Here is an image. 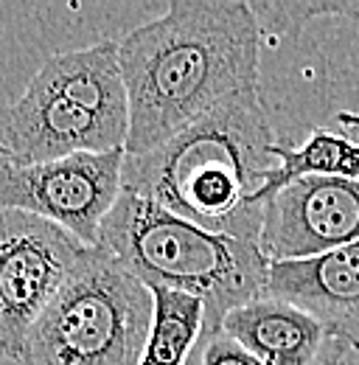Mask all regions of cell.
I'll list each match as a JSON object with an SVG mask.
<instances>
[{
    "mask_svg": "<svg viewBox=\"0 0 359 365\" xmlns=\"http://www.w3.org/2000/svg\"><path fill=\"white\" fill-rule=\"evenodd\" d=\"M261 29L244 0H172L121 43L127 155H146L219 104L259 91Z\"/></svg>",
    "mask_w": 359,
    "mask_h": 365,
    "instance_id": "cell-1",
    "label": "cell"
},
{
    "mask_svg": "<svg viewBox=\"0 0 359 365\" xmlns=\"http://www.w3.org/2000/svg\"><path fill=\"white\" fill-rule=\"evenodd\" d=\"M278 143L261 91L239 93L157 149L127 155L121 191L211 233L259 245Z\"/></svg>",
    "mask_w": 359,
    "mask_h": 365,
    "instance_id": "cell-2",
    "label": "cell"
},
{
    "mask_svg": "<svg viewBox=\"0 0 359 365\" xmlns=\"http://www.w3.org/2000/svg\"><path fill=\"white\" fill-rule=\"evenodd\" d=\"M98 247L152 289L191 295L205 307V331L267 292L269 262L261 247L185 222L157 202L121 191L98 230Z\"/></svg>",
    "mask_w": 359,
    "mask_h": 365,
    "instance_id": "cell-3",
    "label": "cell"
},
{
    "mask_svg": "<svg viewBox=\"0 0 359 365\" xmlns=\"http://www.w3.org/2000/svg\"><path fill=\"white\" fill-rule=\"evenodd\" d=\"M152 326V287L95 245L34 323L20 365H140Z\"/></svg>",
    "mask_w": 359,
    "mask_h": 365,
    "instance_id": "cell-4",
    "label": "cell"
},
{
    "mask_svg": "<svg viewBox=\"0 0 359 365\" xmlns=\"http://www.w3.org/2000/svg\"><path fill=\"white\" fill-rule=\"evenodd\" d=\"M93 245L26 211H0V357L20 363L34 323Z\"/></svg>",
    "mask_w": 359,
    "mask_h": 365,
    "instance_id": "cell-5",
    "label": "cell"
},
{
    "mask_svg": "<svg viewBox=\"0 0 359 365\" xmlns=\"http://www.w3.org/2000/svg\"><path fill=\"white\" fill-rule=\"evenodd\" d=\"M124 158L127 152L73 155L34 166L0 160V211H26L95 247L98 230L121 197Z\"/></svg>",
    "mask_w": 359,
    "mask_h": 365,
    "instance_id": "cell-6",
    "label": "cell"
},
{
    "mask_svg": "<svg viewBox=\"0 0 359 365\" xmlns=\"http://www.w3.org/2000/svg\"><path fill=\"white\" fill-rule=\"evenodd\" d=\"M130 127L101 118L34 76L20 98L0 101V160L34 166L73 155L127 152Z\"/></svg>",
    "mask_w": 359,
    "mask_h": 365,
    "instance_id": "cell-7",
    "label": "cell"
},
{
    "mask_svg": "<svg viewBox=\"0 0 359 365\" xmlns=\"http://www.w3.org/2000/svg\"><path fill=\"white\" fill-rule=\"evenodd\" d=\"M359 242V180L301 178L264 202L259 247L269 264L303 262Z\"/></svg>",
    "mask_w": 359,
    "mask_h": 365,
    "instance_id": "cell-8",
    "label": "cell"
},
{
    "mask_svg": "<svg viewBox=\"0 0 359 365\" xmlns=\"http://www.w3.org/2000/svg\"><path fill=\"white\" fill-rule=\"evenodd\" d=\"M267 295L301 307L359 354V242L303 262L269 264Z\"/></svg>",
    "mask_w": 359,
    "mask_h": 365,
    "instance_id": "cell-9",
    "label": "cell"
},
{
    "mask_svg": "<svg viewBox=\"0 0 359 365\" xmlns=\"http://www.w3.org/2000/svg\"><path fill=\"white\" fill-rule=\"evenodd\" d=\"M222 331L267 365H343L354 351L309 312L267 292L233 309Z\"/></svg>",
    "mask_w": 359,
    "mask_h": 365,
    "instance_id": "cell-10",
    "label": "cell"
},
{
    "mask_svg": "<svg viewBox=\"0 0 359 365\" xmlns=\"http://www.w3.org/2000/svg\"><path fill=\"white\" fill-rule=\"evenodd\" d=\"M343 133L314 127L301 146L278 143V169L264 188V202L272 191L301 178H351L359 180V115L337 113Z\"/></svg>",
    "mask_w": 359,
    "mask_h": 365,
    "instance_id": "cell-11",
    "label": "cell"
},
{
    "mask_svg": "<svg viewBox=\"0 0 359 365\" xmlns=\"http://www.w3.org/2000/svg\"><path fill=\"white\" fill-rule=\"evenodd\" d=\"M155 292V326L140 365H185L194 343L205 331V307L191 295Z\"/></svg>",
    "mask_w": 359,
    "mask_h": 365,
    "instance_id": "cell-12",
    "label": "cell"
},
{
    "mask_svg": "<svg viewBox=\"0 0 359 365\" xmlns=\"http://www.w3.org/2000/svg\"><path fill=\"white\" fill-rule=\"evenodd\" d=\"M253 11H256V20H259V29H261V37H283V34H298L309 17L317 14H351L359 11L357 6L351 3H337V6H328V3H250Z\"/></svg>",
    "mask_w": 359,
    "mask_h": 365,
    "instance_id": "cell-13",
    "label": "cell"
},
{
    "mask_svg": "<svg viewBox=\"0 0 359 365\" xmlns=\"http://www.w3.org/2000/svg\"><path fill=\"white\" fill-rule=\"evenodd\" d=\"M202 365H267L261 357H256L247 346H241L236 337H230L227 331H217V334H208L205 337V346H202Z\"/></svg>",
    "mask_w": 359,
    "mask_h": 365,
    "instance_id": "cell-14",
    "label": "cell"
}]
</instances>
